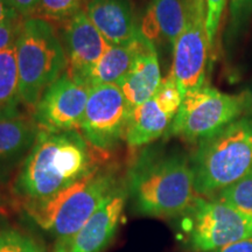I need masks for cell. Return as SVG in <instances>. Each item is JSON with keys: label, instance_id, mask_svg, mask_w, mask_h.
<instances>
[{"label": "cell", "instance_id": "4316f807", "mask_svg": "<svg viewBox=\"0 0 252 252\" xmlns=\"http://www.w3.org/2000/svg\"><path fill=\"white\" fill-rule=\"evenodd\" d=\"M187 18L206 20V0H184Z\"/></svg>", "mask_w": 252, "mask_h": 252}, {"label": "cell", "instance_id": "3957f363", "mask_svg": "<svg viewBox=\"0 0 252 252\" xmlns=\"http://www.w3.org/2000/svg\"><path fill=\"white\" fill-rule=\"evenodd\" d=\"M122 185L116 169L99 166L54 196L24 208L40 229L58 241L78 231Z\"/></svg>", "mask_w": 252, "mask_h": 252}, {"label": "cell", "instance_id": "7a4b0ae2", "mask_svg": "<svg viewBox=\"0 0 252 252\" xmlns=\"http://www.w3.org/2000/svg\"><path fill=\"white\" fill-rule=\"evenodd\" d=\"M125 186L134 210L144 216L184 215L198 196L190 159L176 151L153 146L135 156Z\"/></svg>", "mask_w": 252, "mask_h": 252}, {"label": "cell", "instance_id": "5b68a950", "mask_svg": "<svg viewBox=\"0 0 252 252\" xmlns=\"http://www.w3.org/2000/svg\"><path fill=\"white\" fill-rule=\"evenodd\" d=\"M21 103L34 108L50 84L68 69V58L54 26L43 19H24L15 42Z\"/></svg>", "mask_w": 252, "mask_h": 252}, {"label": "cell", "instance_id": "44dd1931", "mask_svg": "<svg viewBox=\"0 0 252 252\" xmlns=\"http://www.w3.org/2000/svg\"><path fill=\"white\" fill-rule=\"evenodd\" d=\"M252 220V171L215 196Z\"/></svg>", "mask_w": 252, "mask_h": 252}, {"label": "cell", "instance_id": "6da1fadb", "mask_svg": "<svg viewBox=\"0 0 252 252\" xmlns=\"http://www.w3.org/2000/svg\"><path fill=\"white\" fill-rule=\"evenodd\" d=\"M100 166L94 147L78 130L39 131L13 182L24 204L54 196Z\"/></svg>", "mask_w": 252, "mask_h": 252}, {"label": "cell", "instance_id": "d6986e66", "mask_svg": "<svg viewBox=\"0 0 252 252\" xmlns=\"http://www.w3.org/2000/svg\"><path fill=\"white\" fill-rule=\"evenodd\" d=\"M20 103L17 46L14 43L0 52V115L18 112Z\"/></svg>", "mask_w": 252, "mask_h": 252}, {"label": "cell", "instance_id": "9c48e42d", "mask_svg": "<svg viewBox=\"0 0 252 252\" xmlns=\"http://www.w3.org/2000/svg\"><path fill=\"white\" fill-rule=\"evenodd\" d=\"M91 88L65 71L41 94L32 118L39 131L77 130L84 117Z\"/></svg>", "mask_w": 252, "mask_h": 252}, {"label": "cell", "instance_id": "f546056e", "mask_svg": "<svg viewBox=\"0 0 252 252\" xmlns=\"http://www.w3.org/2000/svg\"><path fill=\"white\" fill-rule=\"evenodd\" d=\"M238 96L243 105L244 116H252V80L242 90V93L238 94Z\"/></svg>", "mask_w": 252, "mask_h": 252}, {"label": "cell", "instance_id": "30bf717a", "mask_svg": "<svg viewBox=\"0 0 252 252\" xmlns=\"http://www.w3.org/2000/svg\"><path fill=\"white\" fill-rule=\"evenodd\" d=\"M182 94L171 74L146 102L131 110L125 141L132 149L149 146L166 135L180 109Z\"/></svg>", "mask_w": 252, "mask_h": 252}, {"label": "cell", "instance_id": "cb8c5ba5", "mask_svg": "<svg viewBox=\"0 0 252 252\" xmlns=\"http://www.w3.org/2000/svg\"><path fill=\"white\" fill-rule=\"evenodd\" d=\"M228 0H206V32L212 52L215 48L220 20Z\"/></svg>", "mask_w": 252, "mask_h": 252}, {"label": "cell", "instance_id": "f1b7e54d", "mask_svg": "<svg viewBox=\"0 0 252 252\" xmlns=\"http://www.w3.org/2000/svg\"><path fill=\"white\" fill-rule=\"evenodd\" d=\"M212 252H252V237L226 244Z\"/></svg>", "mask_w": 252, "mask_h": 252}, {"label": "cell", "instance_id": "8992f818", "mask_svg": "<svg viewBox=\"0 0 252 252\" xmlns=\"http://www.w3.org/2000/svg\"><path fill=\"white\" fill-rule=\"evenodd\" d=\"M243 116L238 94L220 93L204 86L182 97L180 109L166 137L198 144Z\"/></svg>", "mask_w": 252, "mask_h": 252}, {"label": "cell", "instance_id": "ffe728a7", "mask_svg": "<svg viewBox=\"0 0 252 252\" xmlns=\"http://www.w3.org/2000/svg\"><path fill=\"white\" fill-rule=\"evenodd\" d=\"M225 30V46L232 48L245 33L252 19V0H230Z\"/></svg>", "mask_w": 252, "mask_h": 252}, {"label": "cell", "instance_id": "8fae6325", "mask_svg": "<svg viewBox=\"0 0 252 252\" xmlns=\"http://www.w3.org/2000/svg\"><path fill=\"white\" fill-rule=\"evenodd\" d=\"M210 53L206 20L187 18L184 32L173 46V64L169 72L182 97L206 86Z\"/></svg>", "mask_w": 252, "mask_h": 252}, {"label": "cell", "instance_id": "9a60e30c", "mask_svg": "<svg viewBox=\"0 0 252 252\" xmlns=\"http://www.w3.org/2000/svg\"><path fill=\"white\" fill-rule=\"evenodd\" d=\"M84 11L112 46H130L140 28L131 0H89Z\"/></svg>", "mask_w": 252, "mask_h": 252}, {"label": "cell", "instance_id": "2e32d148", "mask_svg": "<svg viewBox=\"0 0 252 252\" xmlns=\"http://www.w3.org/2000/svg\"><path fill=\"white\" fill-rule=\"evenodd\" d=\"M39 128L20 111L0 115V178L21 165L35 143Z\"/></svg>", "mask_w": 252, "mask_h": 252}, {"label": "cell", "instance_id": "277c9868", "mask_svg": "<svg viewBox=\"0 0 252 252\" xmlns=\"http://www.w3.org/2000/svg\"><path fill=\"white\" fill-rule=\"evenodd\" d=\"M195 190L213 197L252 171V116H243L197 144L190 158Z\"/></svg>", "mask_w": 252, "mask_h": 252}, {"label": "cell", "instance_id": "7c38bea8", "mask_svg": "<svg viewBox=\"0 0 252 252\" xmlns=\"http://www.w3.org/2000/svg\"><path fill=\"white\" fill-rule=\"evenodd\" d=\"M127 197L123 184L78 231L58 239L52 252H102L117 234Z\"/></svg>", "mask_w": 252, "mask_h": 252}, {"label": "cell", "instance_id": "83f0119b", "mask_svg": "<svg viewBox=\"0 0 252 252\" xmlns=\"http://www.w3.org/2000/svg\"><path fill=\"white\" fill-rule=\"evenodd\" d=\"M21 18L17 9L13 7L11 0H0V24L7 23V21L19 20Z\"/></svg>", "mask_w": 252, "mask_h": 252}, {"label": "cell", "instance_id": "603a6c76", "mask_svg": "<svg viewBox=\"0 0 252 252\" xmlns=\"http://www.w3.org/2000/svg\"><path fill=\"white\" fill-rule=\"evenodd\" d=\"M0 252H45V248L17 229H4L0 231Z\"/></svg>", "mask_w": 252, "mask_h": 252}, {"label": "cell", "instance_id": "ac0fdd59", "mask_svg": "<svg viewBox=\"0 0 252 252\" xmlns=\"http://www.w3.org/2000/svg\"><path fill=\"white\" fill-rule=\"evenodd\" d=\"M133 48L130 46H110L100 60L88 72L84 83L90 88L118 84L130 69Z\"/></svg>", "mask_w": 252, "mask_h": 252}, {"label": "cell", "instance_id": "ba28073f", "mask_svg": "<svg viewBox=\"0 0 252 252\" xmlns=\"http://www.w3.org/2000/svg\"><path fill=\"white\" fill-rule=\"evenodd\" d=\"M131 106L117 84L93 87L81 123V132L99 152H110L125 140Z\"/></svg>", "mask_w": 252, "mask_h": 252}, {"label": "cell", "instance_id": "4fadbf2b", "mask_svg": "<svg viewBox=\"0 0 252 252\" xmlns=\"http://www.w3.org/2000/svg\"><path fill=\"white\" fill-rule=\"evenodd\" d=\"M61 37L69 63L67 71L84 83L88 72L111 45L91 23L84 9L65 21Z\"/></svg>", "mask_w": 252, "mask_h": 252}, {"label": "cell", "instance_id": "52a82bcc", "mask_svg": "<svg viewBox=\"0 0 252 252\" xmlns=\"http://www.w3.org/2000/svg\"><path fill=\"white\" fill-rule=\"evenodd\" d=\"M184 215L188 243L197 252L252 237V220L216 197L197 196Z\"/></svg>", "mask_w": 252, "mask_h": 252}, {"label": "cell", "instance_id": "4dcf8cb0", "mask_svg": "<svg viewBox=\"0 0 252 252\" xmlns=\"http://www.w3.org/2000/svg\"><path fill=\"white\" fill-rule=\"evenodd\" d=\"M2 215V200H1V196H0V216Z\"/></svg>", "mask_w": 252, "mask_h": 252}, {"label": "cell", "instance_id": "7402d4cb", "mask_svg": "<svg viewBox=\"0 0 252 252\" xmlns=\"http://www.w3.org/2000/svg\"><path fill=\"white\" fill-rule=\"evenodd\" d=\"M89 0H40L33 17L47 21L65 23L83 11Z\"/></svg>", "mask_w": 252, "mask_h": 252}, {"label": "cell", "instance_id": "e0dca14e", "mask_svg": "<svg viewBox=\"0 0 252 252\" xmlns=\"http://www.w3.org/2000/svg\"><path fill=\"white\" fill-rule=\"evenodd\" d=\"M187 25L184 0H150L139 23L145 36L156 41H167L172 47Z\"/></svg>", "mask_w": 252, "mask_h": 252}, {"label": "cell", "instance_id": "d4e9b609", "mask_svg": "<svg viewBox=\"0 0 252 252\" xmlns=\"http://www.w3.org/2000/svg\"><path fill=\"white\" fill-rule=\"evenodd\" d=\"M24 19L0 24V52L17 42Z\"/></svg>", "mask_w": 252, "mask_h": 252}, {"label": "cell", "instance_id": "484cf974", "mask_svg": "<svg viewBox=\"0 0 252 252\" xmlns=\"http://www.w3.org/2000/svg\"><path fill=\"white\" fill-rule=\"evenodd\" d=\"M11 2L13 7L17 9L19 15L21 18L26 19L33 17L40 0H11Z\"/></svg>", "mask_w": 252, "mask_h": 252}, {"label": "cell", "instance_id": "5bb4252c", "mask_svg": "<svg viewBox=\"0 0 252 252\" xmlns=\"http://www.w3.org/2000/svg\"><path fill=\"white\" fill-rule=\"evenodd\" d=\"M131 45L133 58L130 69L118 87L133 109L150 99L162 80L156 43L145 36L139 28Z\"/></svg>", "mask_w": 252, "mask_h": 252}]
</instances>
